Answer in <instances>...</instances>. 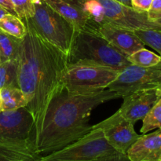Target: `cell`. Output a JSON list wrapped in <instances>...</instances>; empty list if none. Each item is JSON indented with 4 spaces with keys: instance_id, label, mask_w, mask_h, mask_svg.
<instances>
[{
    "instance_id": "11",
    "label": "cell",
    "mask_w": 161,
    "mask_h": 161,
    "mask_svg": "<svg viewBox=\"0 0 161 161\" xmlns=\"http://www.w3.org/2000/svg\"><path fill=\"white\" fill-rule=\"evenodd\" d=\"M123 98L122 105L116 113L135 124L144 119L161 98V88L139 90L124 96Z\"/></svg>"
},
{
    "instance_id": "14",
    "label": "cell",
    "mask_w": 161,
    "mask_h": 161,
    "mask_svg": "<svg viewBox=\"0 0 161 161\" xmlns=\"http://www.w3.org/2000/svg\"><path fill=\"white\" fill-rule=\"evenodd\" d=\"M40 157L31 140L0 138V161H37Z\"/></svg>"
},
{
    "instance_id": "5",
    "label": "cell",
    "mask_w": 161,
    "mask_h": 161,
    "mask_svg": "<svg viewBox=\"0 0 161 161\" xmlns=\"http://www.w3.org/2000/svg\"><path fill=\"white\" fill-rule=\"evenodd\" d=\"M119 71L108 66L88 63L68 64L63 74L64 91L84 93L102 91L116 80Z\"/></svg>"
},
{
    "instance_id": "8",
    "label": "cell",
    "mask_w": 161,
    "mask_h": 161,
    "mask_svg": "<svg viewBox=\"0 0 161 161\" xmlns=\"http://www.w3.org/2000/svg\"><path fill=\"white\" fill-rule=\"evenodd\" d=\"M97 1L103 9L104 23L112 24L131 31L140 29L161 30V25L148 19L147 12H138L131 6H126L116 0Z\"/></svg>"
},
{
    "instance_id": "26",
    "label": "cell",
    "mask_w": 161,
    "mask_h": 161,
    "mask_svg": "<svg viewBox=\"0 0 161 161\" xmlns=\"http://www.w3.org/2000/svg\"><path fill=\"white\" fill-rule=\"evenodd\" d=\"M95 161H130L127 158V154L120 153L115 152L109 155L104 156L101 158L97 159Z\"/></svg>"
},
{
    "instance_id": "3",
    "label": "cell",
    "mask_w": 161,
    "mask_h": 161,
    "mask_svg": "<svg viewBox=\"0 0 161 161\" xmlns=\"http://www.w3.org/2000/svg\"><path fill=\"white\" fill-rule=\"evenodd\" d=\"M68 64L88 63L108 66L121 72L130 63L125 55L91 29L75 31Z\"/></svg>"
},
{
    "instance_id": "19",
    "label": "cell",
    "mask_w": 161,
    "mask_h": 161,
    "mask_svg": "<svg viewBox=\"0 0 161 161\" xmlns=\"http://www.w3.org/2000/svg\"><path fill=\"white\" fill-rule=\"evenodd\" d=\"M19 87L17 61H6L0 64V89Z\"/></svg>"
},
{
    "instance_id": "32",
    "label": "cell",
    "mask_w": 161,
    "mask_h": 161,
    "mask_svg": "<svg viewBox=\"0 0 161 161\" xmlns=\"http://www.w3.org/2000/svg\"><path fill=\"white\" fill-rule=\"evenodd\" d=\"M160 161H161V160H160Z\"/></svg>"
},
{
    "instance_id": "2",
    "label": "cell",
    "mask_w": 161,
    "mask_h": 161,
    "mask_svg": "<svg viewBox=\"0 0 161 161\" xmlns=\"http://www.w3.org/2000/svg\"><path fill=\"white\" fill-rule=\"evenodd\" d=\"M119 97V94L109 89L84 93L63 91L47 110L42 130L34 141L36 153L40 157L48 155L89 133L93 110Z\"/></svg>"
},
{
    "instance_id": "17",
    "label": "cell",
    "mask_w": 161,
    "mask_h": 161,
    "mask_svg": "<svg viewBox=\"0 0 161 161\" xmlns=\"http://www.w3.org/2000/svg\"><path fill=\"white\" fill-rule=\"evenodd\" d=\"M22 39L0 30V61H17Z\"/></svg>"
},
{
    "instance_id": "1",
    "label": "cell",
    "mask_w": 161,
    "mask_h": 161,
    "mask_svg": "<svg viewBox=\"0 0 161 161\" xmlns=\"http://www.w3.org/2000/svg\"><path fill=\"white\" fill-rule=\"evenodd\" d=\"M23 21L28 31L17 59V81L34 120V143L43 127L50 104L64 91L63 74L68 60L64 53L40 37L28 20Z\"/></svg>"
},
{
    "instance_id": "18",
    "label": "cell",
    "mask_w": 161,
    "mask_h": 161,
    "mask_svg": "<svg viewBox=\"0 0 161 161\" xmlns=\"http://www.w3.org/2000/svg\"><path fill=\"white\" fill-rule=\"evenodd\" d=\"M0 30L20 39L25 38L28 31L25 22L17 16L10 14L0 19Z\"/></svg>"
},
{
    "instance_id": "20",
    "label": "cell",
    "mask_w": 161,
    "mask_h": 161,
    "mask_svg": "<svg viewBox=\"0 0 161 161\" xmlns=\"http://www.w3.org/2000/svg\"><path fill=\"white\" fill-rule=\"evenodd\" d=\"M130 64L139 67H150L156 65L161 61V57L153 52L142 48L127 57Z\"/></svg>"
},
{
    "instance_id": "6",
    "label": "cell",
    "mask_w": 161,
    "mask_h": 161,
    "mask_svg": "<svg viewBox=\"0 0 161 161\" xmlns=\"http://www.w3.org/2000/svg\"><path fill=\"white\" fill-rule=\"evenodd\" d=\"M116 152L101 128H94L72 144L41 157L37 161H95Z\"/></svg>"
},
{
    "instance_id": "15",
    "label": "cell",
    "mask_w": 161,
    "mask_h": 161,
    "mask_svg": "<svg viewBox=\"0 0 161 161\" xmlns=\"http://www.w3.org/2000/svg\"><path fill=\"white\" fill-rule=\"evenodd\" d=\"M75 28V31L91 28V22L83 9L71 0H44Z\"/></svg>"
},
{
    "instance_id": "31",
    "label": "cell",
    "mask_w": 161,
    "mask_h": 161,
    "mask_svg": "<svg viewBox=\"0 0 161 161\" xmlns=\"http://www.w3.org/2000/svg\"><path fill=\"white\" fill-rule=\"evenodd\" d=\"M0 64H1V61H0Z\"/></svg>"
},
{
    "instance_id": "10",
    "label": "cell",
    "mask_w": 161,
    "mask_h": 161,
    "mask_svg": "<svg viewBox=\"0 0 161 161\" xmlns=\"http://www.w3.org/2000/svg\"><path fill=\"white\" fill-rule=\"evenodd\" d=\"M33 130L32 115L26 107L0 112V138L32 141Z\"/></svg>"
},
{
    "instance_id": "24",
    "label": "cell",
    "mask_w": 161,
    "mask_h": 161,
    "mask_svg": "<svg viewBox=\"0 0 161 161\" xmlns=\"http://www.w3.org/2000/svg\"><path fill=\"white\" fill-rule=\"evenodd\" d=\"M148 19L156 22L161 18V0H153L150 8L147 11Z\"/></svg>"
},
{
    "instance_id": "13",
    "label": "cell",
    "mask_w": 161,
    "mask_h": 161,
    "mask_svg": "<svg viewBox=\"0 0 161 161\" xmlns=\"http://www.w3.org/2000/svg\"><path fill=\"white\" fill-rule=\"evenodd\" d=\"M130 161H160L161 130L143 134L127 153Z\"/></svg>"
},
{
    "instance_id": "23",
    "label": "cell",
    "mask_w": 161,
    "mask_h": 161,
    "mask_svg": "<svg viewBox=\"0 0 161 161\" xmlns=\"http://www.w3.org/2000/svg\"><path fill=\"white\" fill-rule=\"evenodd\" d=\"M17 16L22 20L33 17L35 13L34 0H11Z\"/></svg>"
},
{
    "instance_id": "16",
    "label": "cell",
    "mask_w": 161,
    "mask_h": 161,
    "mask_svg": "<svg viewBox=\"0 0 161 161\" xmlns=\"http://www.w3.org/2000/svg\"><path fill=\"white\" fill-rule=\"evenodd\" d=\"M27 104L26 96L19 87H4L0 89V112L26 107Z\"/></svg>"
},
{
    "instance_id": "4",
    "label": "cell",
    "mask_w": 161,
    "mask_h": 161,
    "mask_svg": "<svg viewBox=\"0 0 161 161\" xmlns=\"http://www.w3.org/2000/svg\"><path fill=\"white\" fill-rule=\"evenodd\" d=\"M34 15L27 20L40 37L68 58L75 36V28L44 0H34Z\"/></svg>"
},
{
    "instance_id": "27",
    "label": "cell",
    "mask_w": 161,
    "mask_h": 161,
    "mask_svg": "<svg viewBox=\"0 0 161 161\" xmlns=\"http://www.w3.org/2000/svg\"><path fill=\"white\" fill-rule=\"evenodd\" d=\"M0 6L3 8H4V9L10 14L17 16L15 9H14V5H13L11 0H0Z\"/></svg>"
},
{
    "instance_id": "22",
    "label": "cell",
    "mask_w": 161,
    "mask_h": 161,
    "mask_svg": "<svg viewBox=\"0 0 161 161\" xmlns=\"http://www.w3.org/2000/svg\"><path fill=\"white\" fill-rule=\"evenodd\" d=\"M134 31L145 45L158 52L161 57V30L140 29Z\"/></svg>"
},
{
    "instance_id": "29",
    "label": "cell",
    "mask_w": 161,
    "mask_h": 161,
    "mask_svg": "<svg viewBox=\"0 0 161 161\" xmlns=\"http://www.w3.org/2000/svg\"><path fill=\"white\" fill-rule=\"evenodd\" d=\"M116 1L119 2V3L126 5V6H131V0H116Z\"/></svg>"
},
{
    "instance_id": "9",
    "label": "cell",
    "mask_w": 161,
    "mask_h": 161,
    "mask_svg": "<svg viewBox=\"0 0 161 161\" xmlns=\"http://www.w3.org/2000/svg\"><path fill=\"white\" fill-rule=\"evenodd\" d=\"M101 128L108 144L118 153L127 154L128 149L141 135L135 130V124L120 117L117 113L99 124L91 126V130Z\"/></svg>"
},
{
    "instance_id": "12",
    "label": "cell",
    "mask_w": 161,
    "mask_h": 161,
    "mask_svg": "<svg viewBox=\"0 0 161 161\" xmlns=\"http://www.w3.org/2000/svg\"><path fill=\"white\" fill-rule=\"evenodd\" d=\"M94 31L110 42L126 57L145 48V44L135 31L108 23L97 25Z\"/></svg>"
},
{
    "instance_id": "7",
    "label": "cell",
    "mask_w": 161,
    "mask_h": 161,
    "mask_svg": "<svg viewBox=\"0 0 161 161\" xmlns=\"http://www.w3.org/2000/svg\"><path fill=\"white\" fill-rule=\"evenodd\" d=\"M161 88V61L150 67L130 64L119 72L108 89L124 96L139 90Z\"/></svg>"
},
{
    "instance_id": "21",
    "label": "cell",
    "mask_w": 161,
    "mask_h": 161,
    "mask_svg": "<svg viewBox=\"0 0 161 161\" xmlns=\"http://www.w3.org/2000/svg\"><path fill=\"white\" fill-rule=\"evenodd\" d=\"M155 129L161 130V98L142 119L141 132L142 134H146Z\"/></svg>"
},
{
    "instance_id": "30",
    "label": "cell",
    "mask_w": 161,
    "mask_h": 161,
    "mask_svg": "<svg viewBox=\"0 0 161 161\" xmlns=\"http://www.w3.org/2000/svg\"><path fill=\"white\" fill-rule=\"evenodd\" d=\"M156 22H157V24H159V25H161V18L159 19V20H157V21H156Z\"/></svg>"
},
{
    "instance_id": "25",
    "label": "cell",
    "mask_w": 161,
    "mask_h": 161,
    "mask_svg": "<svg viewBox=\"0 0 161 161\" xmlns=\"http://www.w3.org/2000/svg\"><path fill=\"white\" fill-rule=\"evenodd\" d=\"M153 0H131V7L138 12H147Z\"/></svg>"
},
{
    "instance_id": "28",
    "label": "cell",
    "mask_w": 161,
    "mask_h": 161,
    "mask_svg": "<svg viewBox=\"0 0 161 161\" xmlns=\"http://www.w3.org/2000/svg\"><path fill=\"white\" fill-rule=\"evenodd\" d=\"M9 14V13H8L4 8H3L1 6H0V19L3 18L5 15H6V14Z\"/></svg>"
}]
</instances>
